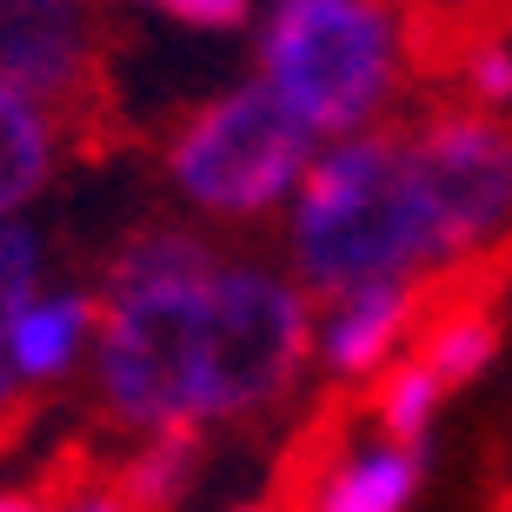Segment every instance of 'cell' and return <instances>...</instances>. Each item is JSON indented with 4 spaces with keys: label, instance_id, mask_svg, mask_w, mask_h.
<instances>
[{
    "label": "cell",
    "instance_id": "obj_1",
    "mask_svg": "<svg viewBox=\"0 0 512 512\" xmlns=\"http://www.w3.org/2000/svg\"><path fill=\"white\" fill-rule=\"evenodd\" d=\"M313 360V293L200 227H140L100 286L94 386L133 433L247 419Z\"/></svg>",
    "mask_w": 512,
    "mask_h": 512
},
{
    "label": "cell",
    "instance_id": "obj_2",
    "mask_svg": "<svg viewBox=\"0 0 512 512\" xmlns=\"http://www.w3.org/2000/svg\"><path fill=\"white\" fill-rule=\"evenodd\" d=\"M453 266H466V253L413 133L366 127L320 140L306 180L286 200V273L306 293L333 300L373 280L419 286Z\"/></svg>",
    "mask_w": 512,
    "mask_h": 512
},
{
    "label": "cell",
    "instance_id": "obj_3",
    "mask_svg": "<svg viewBox=\"0 0 512 512\" xmlns=\"http://www.w3.org/2000/svg\"><path fill=\"white\" fill-rule=\"evenodd\" d=\"M260 87L313 140L380 127L406 87V20L393 0H273L253 34Z\"/></svg>",
    "mask_w": 512,
    "mask_h": 512
},
{
    "label": "cell",
    "instance_id": "obj_4",
    "mask_svg": "<svg viewBox=\"0 0 512 512\" xmlns=\"http://www.w3.org/2000/svg\"><path fill=\"white\" fill-rule=\"evenodd\" d=\"M320 140L266 94L260 80L220 87L200 100L167 140V187L200 220L247 227L266 213H286L293 187L306 180Z\"/></svg>",
    "mask_w": 512,
    "mask_h": 512
},
{
    "label": "cell",
    "instance_id": "obj_5",
    "mask_svg": "<svg viewBox=\"0 0 512 512\" xmlns=\"http://www.w3.org/2000/svg\"><path fill=\"white\" fill-rule=\"evenodd\" d=\"M100 54L94 0H0V94L67 107Z\"/></svg>",
    "mask_w": 512,
    "mask_h": 512
},
{
    "label": "cell",
    "instance_id": "obj_6",
    "mask_svg": "<svg viewBox=\"0 0 512 512\" xmlns=\"http://www.w3.org/2000/svg\"><path fill=\"white\" fill-rule=\"evenodd\" d=\"M419 333V286L373 280L346 286L326 306H313V360L333 380H380Z\"/></svg>",
    "mask_w": 512,
    "mask_h": 512
},
{
    "label": "cell",
    "instance_id": "obj_7",
    "mask_svg": "<svg viewBox=\"0 0 512 512\" xmlns=\"http://www.w3.org/2000/svg\"><path fill=\"white\" fill-rule=\"evenodd\" d=\"M100 340V300L87 286H60L47 280L40 293H27V306L7 326V353H14V380L20 386H60L94 360Z\"/></svg>",
    "mask_w": 512,
    "mask_h": 512
},
{
    "label": "cell",
    "instance_id": "obj_8",
    "mask_svg": "<svg viewBox=\"0 0 512 512\" xmlns=\"http://www.w3.org/2000/svg\"><path fill=\"white\" fill-rule=\"evenodd\" d=\"M419 499V453L399 439L346 446L313 486V512H406Z\"/></svg>",
    "mask_w": 512,
    "mask_h": 512
},
{
    "label": "cell",
    "instance_id": "obj_9",
    "mask_svg": "<svg viewBox=\"0 0 512 512\" xmlns=\"http://www.w3.org/2000/svg\"><path fill=\"white\" fill-rule=\"evenodd\" d=\"M60 173V107L0 94V220H27Z\"/></svg>",
    "mask_w": 512,
    "mask_h": 512
},
{
    "label": "cell",
    "instance_id": "obj_10",
    "mask_svg": "<svg viewBox=\"0 0 512 512\" xmlns=\"http://www.w3.org/2000/svg\"><path fill=\"white\" fill-rule=\"evenodd\" d=\"M493 353H499V320L486 306H446V313H433V320L419 326V346H413V360L433 366L439 386L479 380L493 366Z\"/></svg>",
    "mask_w": 512,
    "mask_h": 512
},
{
    "label": "cell",
    "instance_id": "obj_11",
    "mask_svg": "<svg viewBox=\"0 0 512 512\" xmlns=\"http://www.w3.org/2000/svg\"><path fill=\"white\" fill-rule=\"evenodd\" d=\"M200 479V433H147V446L120 466V499L133 512H173Z\"/></svg>",
    "mask_w": 512,
    "mask_h": 512
},
{
    "label": "cell",
    "instance_id": "obj_12",
    "mask_svg": "<svg viewBox=\"0 0 512 512\" xmlns=\"http://www.w3.org/2000/svg\"><path fill=\"white\" fill-rule=\"evenodd\" d=\"M47 286V240L34 220H0V413L14 406L20 380H14V353H7V326L27 306V293Z\"/></svg>",
    "mask_w": 512,
    "mask_h": 512
},
{
    "label": "cell",
    "instance_id": "obj_13",
    "mask_svg": "<svg viewBox=\"0 0 512 512\" xmlns=\"http://www.w3.org/2000/svg\"><path fill=\"white\" fill-rule=\"evenodd\" d=\"M439 399H446V386L433 380V366H426V360H413V353H406V360H393L380 373V399H373L380 433L419 453V439L433 433V419H439Z\"/></svg>",
    "mask_w": 512,
    "mask_h": 512
},
{
    "label": "cell",
    "instance_id": "obj_14",
    "mask_svg": "<svg viewBox=\"0 0 512 512\" xmlns=\"http://www.w3.org/2000/svg\"><path fill=\"white\" fill-rule=\"evenodd\" d=\"M459 94L479 114H512V40L506 34H486V40L466 47V60H459Z\"/></svg>",
    "mask_w": 512,
    "mask_h": 512
},
{
    "label": "cell",
    "instance_id": "obj_15",
    "mask_svg": "<svg viewBox=\"0 0 512 512\" xmlns=\"http://www.w3.org/2000/svg\"><path fill=\"white\" fill-rule=\"evenodd\" d=\"M127 7H140L153 20H173L187 34H233V27L253 20V0H127Z\"/></svg>",
    "mask_w": 512,
    "mask_h": 512
},
{
    "label": "cell",
    "instance_id": "obj_16",
    "mask_svg": "<svg viewBox=\"0 0 512 512\" xmlns=\"http://www.w3.org/2000/svg\"><path fill=\"white\" fill-rule=\"evenodd\" d=\"M60 512H133V506L120 499V486H80V493H67Z\"/></svg>",
    "mask_w": 512,
    "mask_h": 512
},
{
    "label": "cell",
    "instance_id": "obj_17",
    "mask_svg": "<svg viewBox=\"0 0 512 512\" xmlns=\"http://www.w3.org/2000/svg\"><path fill=\"white\" fill-rule=\"evenodd\" d=\"M0 512H60L54 499H34V493H0Z\"/></svg>",
    "mask_w": 512,
    "mask_h": 512
}]
</instances>
